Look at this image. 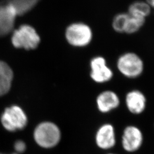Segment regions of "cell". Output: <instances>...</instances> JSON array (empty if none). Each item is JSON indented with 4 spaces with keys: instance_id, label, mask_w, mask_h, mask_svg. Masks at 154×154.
Listing matches in <instances>:
<instances>
[{
    "instance_id": "19",
    "label": "cell",
    "mask_w": 154,
    "mask_h": 154,
    "mask_svg": "<svg viewBox=\"0 0 154 154\" xmlns=\"http://www.w3.org/2000/svg\"></svg>"
},
{
    "instance_id": "13",
    "label": "cell",
    "mask_w": 154,
    "mask_h": 154,
    "mask_svg": "<svg viewBox=\"0 0 154 154\" xmlns=\"http://www.w3.org/2000/svg\"><path fill=\"white\" fill-rule=\"evenodd\" d=\"M40 0H3L11 4L16 10L17 16H22L30 11Z\"/></svg>"
},
{
    "instance_id": "2",
    "label": "cell",
    "mask_w": 154,
    "mask_h": 154,
    "mask_svg": "<svg viewBox=\"0 0 154 154\" xmlns=\"http://www.w3.org/2000/svg\"><path fill=\"white\" fill-rule=\"evenodd\" d=\"M34 137L39 146L44 148H51L60 142L61 132L58 127L54 124L44 122L37 127Z\"/></svg>"
},
{
    "instance_id": "12",
    "label": "cell",
    "mask_w": 154,
    "mask_h": 154,
    "mask_svg": "<svg viewBox=\"0 0 154 154\" xmlns=\"http://www.w3.org/2000/svg\"><path fill=\"white\" fill-rule=\"evenodd\" d=\"M13 74L11 67L0 61V96L7 93L11 87Z\"/></svg>"
},
{
    "instance_id": "17",
    "label": "cell",
    "mask_w": 154,
    "mask_h": 154,
    "mask_svg": "<svg viewBox=\"0 0 154 154\" xmlns=\"http://www.w3.org/2000/svg\"><path fill=\"white\" fill-rule=\"evenodd\" d=\"M14 149L18 152H23L25 151L26 149L25 143L23 142L21 140H18L14 144Z\"/></svg>"
},
{
    "instance_id": "7",
    "label": "cell",
    "mask_w": 154,
    "mask_h": 154,
    "mask_svg": "<svg viewBox=\"0 0 154 154\" xmlns=\"http://www.w3.org/2000/svg\"><path fill=\"white\" fill-rule=\"evenodd\" d=\"M143 132L135 125H128L123 130L122 136V145L129 152H135L143 144Z\"/></svg>"
},
{
    "instance_id": "4",
    "label": "cell",
    "mask_w": 154,
    "mask_h": 154,
    "mask_svg": "<svg viewBox=\"0 0 154 154\" xmlns=\"http://www.w3.org/2000/svg\"><path fill=\"white\" fill-rule=\"evenodd\" d=\"M66 37L72 46L85 47L91 42L93 32L88 25L82 23H75L67 28Z\"/></svg>"
},
{
    "instance_id": "16",
    "label": "cell",
    "mask_w": 154,
    "mask_h": 154,
    "mask_svg": "<svg viewBox=\"0 0 154 154\" xmlns=\"http://www.w3.org/2000/svg\"><path fill=\"white\" fill-rule=\"evenodd\" d=\"M127 18V13H120L114 18L112 25L116 32L118 33H124Z\"/></svg>"
},
{
    "instance_id": "6",
    "label": "cell",
    "mask_w": 154,
    "mask_h": 154,
    "mask_svg": "<svg viewBox=\"0 0 154 154\" xmlns=\"http://www.w3.org/2000/svg\"><path fill=\"white\" fill-rule=\"evenodd\" d=\"M1 122L7 130L14 131L25 127L27 117L20 107L14 106L6 109L1 116Z\"/></svg>"
},
{
    "instance_id": "5",
    "label": "cell",
    "mask_w": 154,
    "mask_h": 154,
    "mask_svg": "<svg viewBox=\"0 0 154 154\" xmlns=\"http://www.w3.org/2000/svg\"><path fill=\"white\" fill-rule=\"evenodd\" d=\"M90 76L94 82L98 84L109 82L114 76V73L107 63L105 57L95 56L90 62Z\"/></svg>"
},
{
    "instance_id": "14",
    "label": "cell",
    "mask_w": 154,
    "mask_h": 154,
    "mask_svg": "<svg viewBox=\"0 0 154 154\" xmlns=\"http://www.w3.org/2000/svg\"><path fill=\"white\" fill-rule=\"evenodd\" d=\"M145 18L134 16L127 13V18L124 33L132 34L138 32L143 27L145 23Z\"/></svg>"
},
{
    "instance_id": "1",
    "label": "cell",
    "mask_w": 154,
    "mask_h": 154,
    "mask_svg": "<svg viewBox=\"0 0 154 154\" xmlns=\"http://www.w3.org/2000/svg\"><path fill=\"white\" fill-rule=\"evenodd\" d=\"M116 67L124 77L128 79H136L142 75L144 64L142 58L137 53L126 52L118 57Z\"/></svg>"
},
{
    "instance_id": "3",
    "label": "cell",
    "mask_w": 154,
    "mask_h": 154,
    "mask_svg": "<svg viewBox=\"0 0 154 154\" xmlns=\"http://www.w3.org/2000/svg\"><path fill=\"white\" fill-rule=\"evenodd\" d=\"M13 46L26 50L35 49L40 42V38L32 26L23 25L14 30L11 38Z\"/></svg>"
},
{
    "instance_id": "9",
    "label": "cell",
    "mask_w": 154,
    "mask_h": 154,
    "mask_svg": "<svg viewBox=\"0 0 154 154\" xmlns=\"http://www.w3.org/2000/svg\"><path fill=\"white\" fill-rule=\"evenodd\" d=\"M17 16L16 10L11 4L3 1L0 2V37L11 32Z\"/></svg>"
},
{
    "instance_id": "8",
    "label": "cell",
    "mask_w": 154,
    "mask_h": 154,
    "mask_svg": "<svg viewBox=\"0 0 154 154\" xmlns=\"http://www.w3.org/2000/svg\"><path fill=\"white\" fill-rule=\"evenodd\" d=\"M95 140L99 149H112L116 144V131L114 126L109 123L100 125L95 133Z\"/></svg>"
},
{
    "instance_id": "18",
    "label": "cell",
    "mask_w": 154,
    "mask_h": 154,
    "mask_svg": "<svg viewBox=\"0 0 154 154\" xmlns=\"http://www.w3.org/2000/svg\"><path fill=\"white\" fill-rule=\"evenodd\" d=\"M147 3L150 6V7H152L154 8V0H146Z\"/></svg>"
},
{
    "instance_id": "10",
    "label": "cell",
    "mask_w": 154,
    "mask_h": 154,
    "mask_svg": "<svg viewBox=\"0 0 154 154\" xmlns=\"http://www.w3.org/2000/svg\"><path fill=\"white\" fill-rule=\"evenodd\" d=\"M97 109L102 114H107L119 107L121 100L117 93L110 90L100 92L96 98Z\"/></svg>"
},
{
    "instance_id": "11",
    "label": "cell",
    "mask_w": 154,
    "mask_h": 154,
    "mask_svg": "<svg viewBox=\"0 0 154 154\" xmlns=\"http://www.w3.org/2000/svg\"><path fill=\"white\" fill-rule=\"evenodd\" d=\"M125 104L130 112L134 115H140L146 109L147 98L140 90L134 89L126 94Z\"/></svg>"
},
{
    "instance_id": "20",
    "label": "cell",
    "mask_w": 154,
    "mask_h": 154,
    "mask_svg": "<svg viewBox=\"0 0 154 154\" xmlns=\"http://www.w3.org/2000/svg\"></svg>"
},
{
    "instance_id": "15",
    "label": "cell",
    "mask_w": 154,
    "mask_h": 154,
    "mask_svg": "<svg viewBox=\"0 0 154 154\" xmlns=\"http://www.w3.org/2000/svg\"><path fill=\"white\" fill-rule=\"evenodd\" d=\"M151 12V7L147 2L136 1L131 4L128 8V14L134 16L145 18L148 16Z\"/></svg>"
}]
</instances>
